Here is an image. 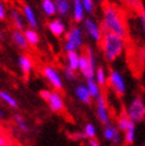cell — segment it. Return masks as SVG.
I'll return each instance as SVG.
<instances>
[{
  "mask_svg": "<svg viewBox=\"0 0 145 146\" xmlns=\"http://www.w3.org/2000/svg\"><path fill=\"white\" fill-rule=\"evenodd\" d=\"M41 7H42L43 13H44L47 17H54L55 14H57L55 0H42Z\"/></svg>",
  "mask_w": 145,
  "mask_h": 146,
  "instance_id": "cell-22",
  "label": "cell"
},
{
  "mask_svg": "<svg viewBox=\"0 0 145 146\" xmlns=\"http://www.w3.org/2000/svg\"><path fill=\"white\" fill-rule=\"evenodd\" d=\"M3 118H5V112L1 109V107H0V119H3Z\"/></svg>",
  "mask_w": 145,
  "mask_h": 146,
  "instance_id": "cell-39",
  "label": "cell"
},
{
  "mask_svg": "<svg viewBox=\"0 0 145 146\" xmlns=\"http://www.w3.org/2000/svg\"><path fill=\"white\" fill-rule=\"evenodd\" d=\"M47 104L49 105L50 111L54 112V113H62L64 111V108H66V106H64V100H63V98L59 90L51 92L49 100L47 101Z\"/></svg>",
  "mask_w": 145,
  "mask_h": 146,
  "instance_id": "cell-11",
  "label": "cell"
},
{
  "mask_svg": "<svg viewBox=\"0 0 145 146\" xmlns=\"http://www.w3.org/2000/svg\"><path fill=\"white\" fill-rule=\"evenodd\" d=\"M96 56L94 50L90 46H87V50L84 54H81L80 56V63H78V71L81 75L87 80L92 78L95 75L96 70Z\"/></svg>",
  "mask_w": 145,
  "mask_h": 146,
  "instance_id": "cell-3",
  "label": "cell"
},
{
  "mask_svg": "<svg viewBox=\"0 0 145 146\" xmlns=\"http://www.w3.org/2000/svg\"><path fill=\"white\" fill-rule=\"evenodd\" d=\"M88 146H101V144L96 138H92V139H88Z\"/></svg>",
  "mask_w": 145,
  "mask_h": 146,
  "instance_id": "cell-37",
  "label": "cell"
},
{
  "mask_svg": "<svg viewBox=\"0 0 145 146\" xmlns=\"http://www.w3.org/2000/svg\"><path fill=\"white\" fill-rule=\"evenodd\" d=\"M112 92L118 96L125 95L127 90V84L125 81V77L121 72L117 69H111L108 71V84Z\"/></svg>",
  "mask_w": 145,
  "mask_h": 146,
  "instance_id": "cell-6",
  "label": "cell"
},
{
  "mask_svg": "<svg viewBox=\"0 0 145 146\" xmlns=\"http://www.w3.org/2000/svg\"><path fill=\"white\" fill-rule=\"evenodd\" d=\"M83 29L75 25L71 26L67 33L64 35L63 49L66 52L68 51H78L83 46Z\"/></svg>",
  "mask_w": 145,
  "mask_h": 146,
  "instance_id": "cell-4",
  "label": "cell"
},
{
  "mask_svg": "<svg viewBox=\"0 0 145 146\" xmlns=\"http://www.w3.org/2000/svg\"><path fill=\"white\" fill-rule=\"evenodd\" d=\"M10 16H11V20L12 23L14 25V27H16V30H19V31H25L26 27H25V18L21 16L20 12L17 10V9H12L10 11Z\"/></svg>",
  "mask_w": 145,
  "mask_h": 146,
  "instance_id": "cell-19",
  "label": "cell"
},
{
  "mask_svg": "<svg viewBox=\"0 0 145 146\" xmlns=\"http://www.w3.org/2000/svg\"><path fill=\"white\" fill-rule=\"evenodd\" d=\"M0 100H1L3 102H5V104L12 109H17L19 107L18 101L14 99L10 93H7L5 90H0Z\"/></svg>",
  "mask_w": 145,
  "mask_h": 146,
  "instance_id": "cell-25",
  "label": "cell"
},
{
  "mask_svg": "<svg viewBox=\"0 0 145 146\" xmlns=\"http://www.w3.org/2000/svg\"><path fill=\"white\" fill-rule=\"evenodd\" d=\"M99 1H101V0H95V3H99Z\"/></svg>",
  "mask_w": 145,
  "mask_h": 146,
  "instance_id": "cell-42",
  "label": "cell"
},
{
  "mask_svg": "<svg viewBox=\"0 0 145 146\" xmlns=\"http://www.w3.org/2000/svg\"><path fill=\"white\" fill-rule=\"evenodd\" d=\"M94 78H95V81L101 87H105V86L108 84V72L106 71V69L104 67H98L96 68Z\"/></svg>",
  "mask_w": 145,
  "mask_h": 146,
  "instance_id": "cell-24",
  "label": "cell"
},
{
  "mask_svg": "<svg viewBox=\"0 0 145 146\" xmlns=\"http://www.w3.org/2000/svg\"><path fill=\"white\" fill-rule=\"evenodd\" d=\"M0 40H5V35L1 30H0Z\"/></svg>",
  "mask_w": 145,
  "mask_h": 146,
  "instance_id": "cell-40",
  "label": "cell"
},
{
  "mask_svg": "<svg viewBox=\"0 0 145 146\" xmlns=\"http://www.w3.org/2000/svg\"><path fill=\"white\" fill-rule=\"evenodd\" d=\"M71 139H74V140H84V139H87V137H86V134H84V132L82 131H80V132H74V133H71L70 135H69Z\"/></svg>",
  "mask_w": 145,
  "mask_h": 146,
  "instance_id": "cell-33",
  "label": "cell"
},
{
  "mask_svg": "<svg viewBox=\"0 0 145 146\" xmlns=\"http://www.w3.org/2000/svg\"><path fill=\"white\" fill-rule=\"evenodd\" d=\"M63 75H64V78H66L67 81H74V80L76 78V70L71 69L70 67L67 65L63 70Z\"/></svg>",
  "mask_w": 145,
  "mask_h": 146,
  "instance_id": "cell-31",
  "label": "cell"
},
{
  "mask_svg": "<svg viewBox=\"0 0 145 146\" xmlns=\"http://www.w3.org/2000/svg\"><path fill=\"white\" fill-rule=\"evenodd\" d=\"M57 14L60 17H67L72 10V4L70 0H55Z\"/></svg>",
  "mask_w": 145,
  "mask_h": 146,
  "instance_id": "cell-20",
  "label": "cell"
},
{
  "mask_svg": "<svg viewBox=\"0 0 145 146\" xmlns=\"http://www.w3.org/2000/svg\"><path fill=\"white\" fill-rule=\"evenodd\" d=\"M48 29L51 35H54L55 37L60 38L63 37L67 33V26L64 24V21L61 19H54L48 23Z\"/></svg>",
  "mask_w": 145,
  "mask_h": 146,
  "instance_id": "cell-12",
  "label": "cell"
},
{
  "mask_svg": "<svg viewBox=\"0 0 145 146\" xmlns=\"http://www.w3.org/2000/svg\"><path fill=\"white\" fill-rule=\"evenodd\" d=\"M139 24H140L142 35L145 39V9H140L139 11Z\"/></svg>",
  "mask_w": 145,
  "mask_h": 146,
  "instance_id": "cell-32",
  "label": "cell"
},
{
  "mask_svg": "<svg viewBox=\"0 0 145 146\" xmlns=\"http://www.w3.org/2000/svg\"><path fill=\"white\" fill-rule=\"evenodd\" d=\"M136 133H137V128H131L126 131V132L124 133V135H122V139H124L125 144L126 145H132L136 140Z\"/></svg>",
  "mask_w": 145,
  "mask_h": 146,
  "instance_id": "cell-29",
  "label": "cell"
},
{
  "mask_svg": "<svg viewBox=\"0 0 145 146\" xmlns=\"http://www.w3.org/2000/svg\"><path fill=\"white\" fill-rule=\"evenodd\" d=\"M102 137H104V139L106 141L112 143L113 145H119L121 143V140H122L121 131L118 128L117 125H113V123H110V125L104 126Z\"/></svg>",
  "mask_w": 145,
  "mask_h": 146,
  "instance_id": "cell-10",
  "label": "cell"
},
{
  "mask_svg": "<svg viewBox=\"0 0 145 146\" xmlns=\"http://www.w3.org/2000/svg\"><path fill=\"white\" fill-rule=\"evenodd\" d=\"M13 120H14V122H16V125H17L18 129L20 131L21 133H29L30 128H29V126H27V123H26L25 119H24L20 114H14Z\"/></svg>",
  "mask_w": 145,
  "mask_h": 146,
  "instance_id": "cell-27",
  "label": "cell"
},
{
  "mask_svg": "<svg viewBox=\"0 0 145 146\" xmlns=\"http://www.w3.org/2000/svg\"><path fill=\"white\" fill-rule=\"evenodd\" d=\"M86 86H87V88H88L89 93H90V96L93 100H95L100 94H102V87H101L96 81H95V78L92 77V78H87L86 80Z\"/></svg>",
  "mask_w": 145,
  "mask_h": 146,
  "instance_id": "cell-21",
  "label": "cell"
},
{
  "mask_svg": "<svg viewBox=\"0 0 145 146\" xmlns=\"http://www.w3.org/2000/svg\"><path fill=\"white\" fill-rule=\"evenodd\" d=\"M72 4V19H74L75 23H82L84 20V16H86V11H84V7L82 5L81 0H76V1L71 3Z\"/></svg>",
  "mask_w": 145,
  "mask_h": 146,
  "instance_id": "cell-18",
  "label": "cell"
},
{
  "mask_svg": "<svg viewBox=\"0 0 145 146\" xmlns=\"http://www.w3.org/2000/svg\"><path fill=\"white\" fill-rule=\"evenodd\" d=\"M42 74L44 78L53 86L55 90H62L63 89V78L60 75V72L57 71L51 65H44L42 69Z\"/></svg>",
  "mask_w": 145,
  "mask_h": 146,
  "instance_id": "cell-9",
  "label": "cell"
},
{
  "mask_svg": "<svg viewBox=\"0 0 145 146\" xmlns=\"http://www.w3.org/2000/svg\"><path fill=\"white\" fill-rule=\"evenodd\" d=\"M70 1H71V3H74V1H76V0H70Z\"/></svg>",
  "mask_w": 145,
  "mask_h": 146,
  "instance_id": "cell-43",
  "label": "cell"
},
{
  "mask_svg": "<svg viewBox=\"0 0 145 146\" xmlns=\"http://www.w3.org/2000/svg\"><path fill=\"white\" fill-rule=\"evenodd\" d=\"M82 29L84 33L88 36V37L96 44H100L101 39H102L104 36V30L101 24H99L95 19L93 18H84V20L82 21Z\"/></svg>",
  "mask_w": 145,
  "mask_h": 146,
  "instance_id": "cell-7",
  "label": "cell"
},
{
  "mask_svg": "<svg viewBox=\"0 0 145 146\" xmlns=\"http://www.w3.org/2000/svg\"><path fill=\"white\" fill-rule=\"evenodd\" d=\"M5 18H6V9L4 4L0 1V20H4Z\"/></svg>",
  "mask_w": 145,
  "mask_h": 146,
  "instance_id": "cell-35",
  "label": "cell"
},
{
  "mask_svg": "<svg viewBox=\"0 0 145 146\" xmlns=\"http://www.w3.org/2000/svg\"><path fill=\"white\" fill-rule=\"evenodd\" d=\"M83 132L87 137V139H92V138H96L98 131H96V127L92 122H87L83 127Z\"/></svg>",
  "mask_w": 145,
  "mask_h": 146,
  "instance_id": "cell-28",
  "label": "cell"
},
{
  "mask_svg": "<svg viewBox=\"0 0 145 146\" xmlns=\"http://www.w3.org/2000/svg\"><path fill=\"white\" fill-rule=\"evenodd\" d=\"M104 32H113L121 37L127 36V25L121 11L112 4H105L102 7V21H101Z\"/></svg>",
  "mask_w": 145,
  "mask_h": 146,
  "instance_id": "cell-1",
  "label": "cell"
},
{
  "mask_svg": "<svg viewBox=\"0 0 145 146\" xmlns=\"http://www.w3.org/2000/svg\"><path fill=\"white\" fill-rule=\"evenodd\" d=\"M80 56L81 54H78V51H68L66 60H67V65L70 67L74 70H78V63H80Z\"/></svg>",
  "mask_w": 145,
  "mask_h": 146,
  "instance_id": "cell-23",
  "label": "cell"
},
{
  "mask_svg": "<svg viewBox=\"0 0 145 146\" xmlns=\"http://www.w3.org/2000/svg\"><path fill=\"white\" fill-rule=\"evenodd\" d=\"M140 146H145V140H144V141H143V144H142V145H140Z\"/></svg>",
  "mask_w": 145,
  "mask_h": 146,
  "instance_id": "cell-41",
  "label": "cell"
},
{
  "mask_svg": "<svg viewBox=\"0 0 145 146\" xmlns=\"http://www.w3.org/2000/svg\"><path fill=\"white\" fill-rule=\"evenodd\" d=\"M0 146H7V141L4 139L3 135H0Z\"/></svg>",
  "mask_w": 145,
  "mask_h": 146,
  "instance_id": "cell-38",
  "label": "cell"
},
{
  "mask_svg": "<svg viewBox=\"0 0 145 146\" xmlns=\"http://www.w3.org/2000/svg\"><path fill=\"white\" fill-rule=\"evenodd\" d=\"M127 4L130 6H132L134 7V9H140V3H139V0H126Z\"/></svg>",
  "mask_w": 145,
  "mask_h": 146,
  "instance_id": "cell-36",
  "label": "cell"
},
{
  "mask_svg": "<svg viewBox=\"0 0 145 146\" xmlns=\"http://www.w3.org/2000/svg\"><path fill=\"white\" fill-rule=\"evenodd\" d=\"M87 14H93L95 11V0H81Z\"/></svg>",
  "mask_w": 145,
  "mask_h": 146,
  "instance_id": "cell-30",
  "label": "cell"
},
{
  "mask_svg": "<svg viewBox=\"0 0 145 146\" xmlns=\"http://www.w3.org/2000/svg\"><path fill=\"white\" fill-rule=\"evenodd\" d=\"M11 39L13 42V44L20 50H26L29 48V45H30L27 39H26V37H25V33L23 31L14 30L11 33Z\"/></svg>",
  "mask_w": 145,
  "mask_h": 146,
  "instance_id": "cell-16",
  "label": "cell"
},
{
  "mask_svg": "<svg viewBox=\"0 0 145 146\" xmlns=\"http://www.w3.org/2000/svg\"><path fill=\"white\" fill-rule=\"evenodd\" d=\"M74 93H75V96L77 98V100L80 102H82L84 105H90L92 104V96H90V93L87 88L86 83H78L75 89H74Z\"/></svg>",
  "mask_w": 145,
  "mask_h": 146,
  "instance_id": "cell-13",
  "label": "cell"
},
{
  "mask_svg": "<svg viewBox=\"0 0 145 146\" xmlns=\"http://www.w3.org/2000/svg\"><path fill=\"white\" fill-rule=\"evenodd\" d=\"M115 125L118 126V128L121 131V133H125L126 131L128 129H131V128H134L137 123H134L131 119L128 118V116L126 115L125 112H121L120 115L118 116V119H117V123Z\"/></svg>",
  "mask_w": 145,
  "mask_h": 146,
  "instance_id": "cell-17",
  "label": "cell"
},
{
  "mask_svg": "<svg viewBox=\"0 0 145 146\" xmlns=\"http://www.w3.org/2000/svg\"><path fill=\"white\" fill-rule=\"evenodd\" d=\"M25 33V37L29 42V44L35 46V45H38V43H39V35L38 32L35 30V29H31V27H29L26 29V30L24 31Z\"/></svg>",
  "mask_w": 145,
  "mask_h": 146,
  "instance_id": "cell-26",
  "label": "cell"
},
{
  "mask_svg": "<svg viewBox=\"0 0 145 146\" xmlns=\"http://www.w3.org/2000/svg\"><path fill=\"white\" fill-rule=\"evenodd\" d=\"M21 12L24 14V18L26 24L29 25V27L31 29H37L38 27V21H37V17H36V12L35 10L30 5H24L23 9H21Z\"/></svg>",
  "mask_w": 145,
  "mask_h": 146,
  "instance_id": "cell-14",
  "label": "cell"
},
{
  "mask_svg": "<svg viewBox=\"0 0 145 146\" xmlns=\"http://www.w3.org/2000/svg\"><path fill=\"white\" fill-rule=\"evenodd\" d=\"M100 46L105 60L107 62H114L125 51L126 48L125 37H121L119 35L107 31L102 36V39L100 42Z\"/></svg>",
  "mask_w": 145,
  "mask_h": 146,
  "instance_id": "cell-2",
  "label": "cell"
},
{
  "mask_svg": "<svg viewBox=\"0 0 145 146\" xmlns=\"http://www.w3.org/2000/svg\"><path fill=\"white\" fill-rule=\"evenodd\" d=\"M18 65H19V69L21 71V74L24 76H30V74L32 72L33 69V63L32 60L27 55H19L18 57Z\"/></svg>",
  "mask_w": 145,
  "mask_h": 146,
  "instance_id": "cell-15",
  "label": "cell"
},
{
  "mask_svg": "<svg viewBox=\"0 0 145 146\" xmlns=\"http://www.w3.org/2000/svg\"><path fill=\"white\" fill-rule=\"evenodd\" d=\"M50 94H51V90H48V89H42L41 92H39V96L44 100L45 102L49 100V98H50Z\"/></svg>",
  "mask_w": 145,
  "mask_h": 146,
  "instance_id": "cell-34",
  "label": "cell"
},
{
  "mask_svg": "<svg viewBox=\"0 0 145 146\" xmlns=\"http://www.w3.org/2000/svg\"><path fill=\"white\" fill-rule=\"evenodd\" d=\"M126 115L134 123H139L145 120V101L140 96H134L124 109Z\"/></svg>",
  "mask_w": 145,
  "mask_h": 146,
  "instance_id": "cell-5",
  "label": "cell"
},
{
  "mask_svg": "<svg viewBox=\"0 0 145 146\" xmlns=\"http://www.w3.org/2000/svg\"><path fill=\"white\" fill-rule=\"evenodd\" d=\"M95 112H96V118L102 126L112 123L110 108H108L107 100L104 96V94H100V95L95 99Z\"/></svg>",
  "mask_w": 145,
  "mask_h": 146,
  "instance_id": "cell-8",
  "label": "cell"
}]
</instances>
